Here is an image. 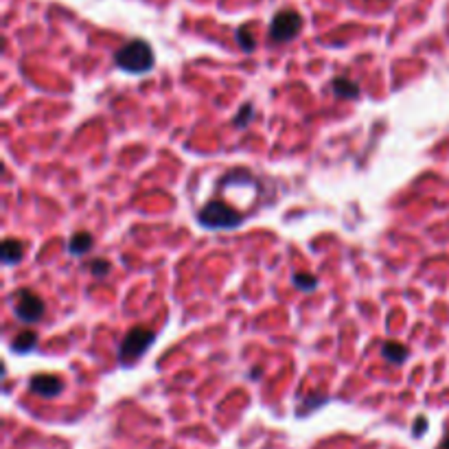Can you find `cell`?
Listing matches in <instances>:
<instances>
[{"label":"cell","instance_id":"cell-1","mask_svg":"<svg viewBox=\"0 0 449 449\" xmlns=\"http://www.w3.org/2000/svg\"><path fill=\"white\" fill-rule=\"evenodd\" d=\"M153 62H156V58H153V51L149 46V42L140 40V37L125 42V44L115 55V64L121 70H125V73H130V75L149 73V70L153 68Z\"/></svg>","mask_w":449,"mask_h":449},{"label":"cell","instance_id":"cell-2","mask_svg":"<svg viewBox=\"0 0 449 449\" xmlns=\"http://www.w3.org/2000/svg\"><path fill=\"white\" fill-rule=\"evenodd\" d=\"M198 221L200 226L208 230H228V228H239L244 215L237 213L232 206L223 204L221 200H213L202 206V210L198 213Z\"/></svg>","mask_w":449,"mask_h":449},{"label":"cell","instance_id":"cell-3","mask_svg":"<svg viewBox=\"0 0 449 449\" xmlns=\"http://www.w3.org/2000/svg\"><path fill=\"white\" fill-rule=\"evenodd\" d=\"M156 340V333L147 327H134L125 333V338L121 340V346H119V364L123 366H130L134 364L138 357H143L149 346Z\"/></svg>","mask_w":449,"mask_h":449},{"label":"cell","instance_id":"cell-4","mask_svg":"<svg viewBox=\"0 0 449 449\" xmlns=\"http://www.w3.org/2000/svg\"><path fill=\"white\" fill-rule=\"evenodd\" d=\"M13 298H16V303H13V314L24 325H33V322L42 320V316L46 312V303L29 287L18 289Z\"/></svg>","mask_w":449,"mask_h":449},{"label":"cell","instance_id":"cell-5","mask_svg":"<svg viewBox=\"0 0 449 449\" xmlns=\"http://www.w3.org/2000/svg\"><path fill=\"white\" fill-rule=\"evenodd\" d=\"M300 29H303V16H300V13L285 9V11H278L276 16L272 18L270 35L276 42H291L294 37L300 33Z\"/></svg>","mask_w":449,"mask_h":449},{"label":"cell","instance_id":"cell-6","mask_svg":"<svg viewBox=\"0 0 449 449\" xmlns=\"http://www.w3.org/2000/svg\"><path fill=\"white\" fill-rule=\"evenodd\" d=\"M29 388L31 392H35L37 397H44V399H53V397H60L64 392V382L60 380L58 375H49V373H42V375H33L29 380Z\"/></svg>","mask_w":449,"mask_h":449},{"label":"cell","instance_id":"cell-7","mask_svg":"<svg viewBox=\"0 0 449 449\" xmlns=\"http://www.w3.org/2000/svg\"><path fill=\"white\" fill-rule=\"evenodd\" d=\"M331 90H333L335 96H340V99H357V96L362 94L359 83L353 81V79H348V77H344V75L335 77L331 81Z\"/></svg>","mask_w":449,"mask_h":449},{"label":"cell","instance_id":"cell-8","mask_svg":"<svg viewBox=\"0 0 449 449\" xmlns=\"http://www.w3.org/2000/svg\"><path fill=\"white\" fill-rule=\"evenodd\" d=\"M92 246H94V237H92L88 230H79V232H75V235L68 239V252H70L73 257L88 255V252L92 250Z\"/></svg>","mask_w":449,"mask_h":449},{"label":"cell","instance_id":"cell-9","mask_svg":"<svg viewBox=\"0 0 449 449\" xmlns=\"http://www.w3.org/2000/svg\"><path fill=\"white\" fill-rule=\"evenodd\" d=\"M24 242L20 239H13V237H7L3 242V250H0V255H3V263L5 265H16L22 257H24Z\"/></svg>","mask_w":449,"mask_h":449},{"label":"cell","instance_id":"cell-10","mask_svg":"<svg viewBox=\"0 0 449 449\" xmlns=\"http://www.w3.org/2000/svg\"><path fill=\"white\" fill-rule=\"evenodd\" d=\"M37 344V333L33 331H22L11 340V350L13 353H31Z\"/></svg>","mask_w":449,"mask_h":449},{"label":"cell","instance_id":"cell-11","mask_svg":"<svg viewBox=\"0 0 449 449\" xmlns=\"http://www.w3.org/2000/svg\"><path fill=\"white\" fill-rule=\"evenodd\" d=\"M382 355L390 362V364H401L410 357V350L405 348L399 342H384L382 344Z\"/></svg>","mask_w":449,"mask_h":449},{"label":"cell","instance_id":"cell-12","mask_svg":"<svg viewBox=\"0 0 449 449\" xmlns=\"http://www.w3.org/2000/svg\"><path fill=\"white\" fill-rule=\"evenodd\" d=\"M235 37H237V44H239L246 53H252L257 49V37H255V33L248 29V26H239L237 33H235Z\"/></svg>","mask_w":449,"mask_h":449},{"label":"cell","instance_id":"cell-13","mask_svg":"<svg viewBox=\"0 0 449 449\" xmlns=\"http://www.w3.org/2000/svg\"><path fill=\"white\" fill-rule=\"evenodd\" d=\"M252 119H255V105L246 103V105H242L239 112H237V117H235L232 125H235L237 130H244V128H248V125L252 123Z\"/></svg>","mask_w":449,"mask_h":449},{"label":"cell","instance_id":"cell-14","mask_svg":"<svg viewBox=\"0 0 449 449\" xmlns=\"http://www.w3.org/2000/svg\"><path fill=\"white\" fill-rule=\"evenodd\" d=\"M294 285H296L300 291H314L318 287V278L312 276V274H307V272H296L294 274Z\"/></svg>","mask_w":449,"mask_h":449},{"label":"cell","instance_id":"cell-15","mask_svg":"<svg viewBox=\"0 0 449 449\" xmlns=\"http://www.w3.org/2000/svg\"><path fill=\"white\" fill-rule=\"evenodd\" d=\"M329 401V397L327 395H310L305 399V403L300 405V408L296 410V414H300V416H305L310 410H314V408H318V405H325Z\"/></svg>","mask_w":449,"mask_h":449},{"label":"cell","instance_id":"cell-16","mask_svg":"<svg viewBox=\"0 0 449 449\" xmlns=\"http://www.w3.org/2000/svg\"><path fill=\"white\" fill-rule=\"evenodd\" d=\"M90 272H92V276H96V278H103L110 270H112V265H110V261H105V259H92L90 261Z\"/></svg>","mask_w":449,"mask_h":449},{"label":"cell","instance_id":"cell-17","mask_svg":"<svg viewBox=\"0 0 449 449\" xmlns=\"http://www.w3.org/2000/svg\"><path fill=\"white\" fill-rule=\"evenodd\" d=\"M427 430V418L425 416H418L416 421H414V430H412V434L414 437H421V434H423Z\"/></svg>","mask_w":449,"mask_h":449},{"label":"cell","instance_id":"cell-18","mask_svg":"<svg viewBox=\"0 0 449 449\" xmlns=\"http://www.w3.org/2000/svg\"><path fill=\"white\" fill-rule=\"evenodd\" d=\"M259 375H261V368H255V371H252V375H250V377H252V380H257Z\"/></svg>","mask_w":449,"mask_h":449},{"label":"cell","instance_id":"cell-19","mask_svg":"<svg viewBox=\"0 0 449 449\" xmlns=\"http://www.w3.org/2000/svg\"><path fill=\"white\" fill-rule=\"evenodd\" d=\"M441 449H449V434H447V439L443 441V447Z\"/></svg>","mask_w":449,"mask_h":449}]
</instances>
